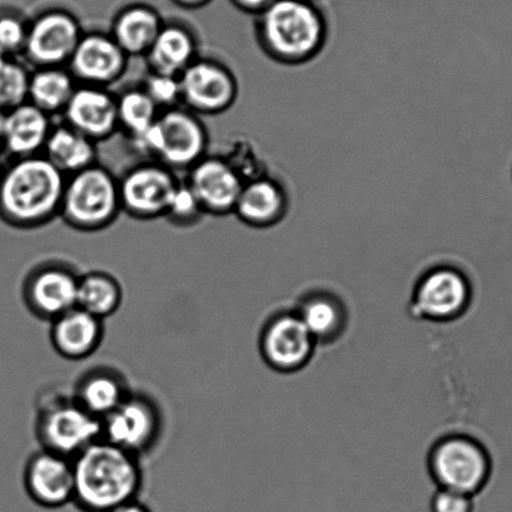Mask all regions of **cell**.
<instances>
[{"instance_id": "obj_10", "label": "cell", "mask_w": 512, "mask_h": 512, "mask_svg": "<svg viewBox=\"0 0 512 512\" xmlns=\"http://www.w3.org/2000/svg\"><path fill=\"white\" fill-rule=\"evenodd\" d=\"M162 412L146 394L131 395L102 420V439L134 456L153 450L161 439Z\"/></svg>"}, {"instance_id": "obj_34", "label": "cell", "mask_w": 512, "mask_h": 512, "mask_svg": "<svg viewBox=\"0 0 512 512\" xmlns=\"http://www.w3.org/2000/svg\"><path fill=\"white\" fill-rule=\"evenodd\" d=\"M474 497L461 492L437 489L431 499V512H474Z\"/></svg>"}, {"instance_id": "obj_36", "label": "cell", "mask_w": 512, "mask_h": 512, "mask_svg": "<svg viewBox=\"0 0 512 512\" xmlns=\"http://www.w3.org/2000/svg\"><path fill=\"white\" fill-rule=\"evenodd\" d=\"M108 512H152L146 504H143L139 499L124 502V504L114 507Z\"/></svg>"}, {"instance_id": "obj_7", "label": "cell", "mask_w": 512, "mask_h": 512, "mask_svg": "<svg viewBox=\"0 0 512 512\" xmlns=\"http://www.w3.org/2000/svg\"><path fill=\"white\" fill-rule=\"evenodd\" d=\"M474 301V286L462 268L440 263L427 268L412 288L409 312L415 320L450 323L464 317Z\"/></svg>"}, {"instance_id": "obj_6", "label": "cell", "mask_w": 512, "mask_h": 512, "mask_svg": "<svg viewBox=\"0 0 512 512\" xmlns=\"http://www.w3.org/2000/svg\"><path fill=\"white\" fill-rule=\"evenodd\" d=\"M122 212L118 180L106 167L93 164L68 176L59 217L81 232H98Z\"/></svg>"}, {"instance_id": "obj_21", "label": "cell", "mask_w": 512, "mask_h": 512, "mask_svg": "<svg viewBox=\"0 0 512 512\" xmlns=\"http://www.w3.org/2000/svg\"><path fill=\"white\" fill-rule=\"evenodd\" d=\"M49 337L59 356L81 361L96 354L102 345L104 321L77 306L51 322Z\"/></svg>"}, {"instance_id": "obj_4", "label": "cell", "mask_w": 512, "mask_h": 512, "mask_svg": "<svg viewBox=\"0 0 512 512\" xmlns=\"http://www.w3.org/2000/svg\"><path fill=\"white\" fill-rule=\"evenodd\" d=\"M131 142L139 153L176 172L188 171L207 156L210 137L200 116L178 106L159 113L156 123Z\"/></svg>"}, {"instance_id": "obj_15", "label": "cell", "mask_w": 512, "mask_h": 512, "mask_svg": "<svg viewBox=\"0 0 512 512\" xmlns=\"http://www.w3.org/2000/svg\"><path fill=\"white\" fill-rule=\"evenodd\" d=\"M187 173L185 182L205 215L227 216L235 211L245 180L227 158L205 156Z\"/></svg>"}, {"instance_id": "obj_30", "label": "cell", "mask_w": 512, "mask_h": 512, "mask_svg": "<svg viewBox=\"0 0 512 512\" xmlns=\"http://www.w3.org/2000/svg\"><path fill=\"white\" fill-rule=\"evenodd\" d=\"M31 69L18 57L0 51V108L3 111L28 102Z\"/></svg>"}, {"instance_id": "obj_11", "label": "cell", "mask_w": 512, "mask_h": 512, "mask_svg": "<svg viewBox=\"0 0 512 512\" xmlns=\"http://www.w3.org/2000/svg\"><path fill=\"white\" fill-rule=\"evenodd\" d=\"M76 16L64 9H48L28 22L22 56L34 68L67 67L83 37Z\"/></svg>"}, {"instance_id": "obj_1", "label": "cell", "mask_w": 512, "mask_h": 512, "mask_svg": "<svg viewBox=\"0 0 512 512\" xmlns=\"http://www.w3.org/2000/svg\"><path fill=\"white\" fill-rule=\"evenodd\" d=\"M67 177L43 154L13 159L0 172V220L34 230L61 213Z\"/></svg>"}, {"instance_id": "obj_33", "label": "cell", "mask_w": 512, "mask_h": 512, "mask_svg": "<svg viewBox=\"0 0 512 512\" xmlns=\"http://www.w3.org/2000/svg\"><path fill=\"white\" fill-rule=\"evenodd\" d=\"M28 22L21 14L12 11L0 12V51L18 57L26 47Z\"/></svg>"}, {"instance_id": "obj_2", "label": "cell", "mask_w": 512, "mask_h": 512, "mask_svg": "<svg viewBox=\"0 0 512 512\" xmlns=\"http://www.w3.org/2000/svg\"><path fill=\"white\" fill-rule=\"evenodd\" d=\"M73 504L82 512H108L138 499L143 485L139 457L98 440L73 459Z\"/></svg>"}, {"instance_id": "obj_13", "label": "cell", "mask_w": 512, "mask_h": 512, "mask_svg": "<svg viewBox=\"0 0 512 512\" xmlns=\"http://www.w3.org/2000/svg\"><path fill=\"white\" fill-rule=\"evenodd\" d=\"M178 183L175 172L156 161L128 169L118 180L122 212L142 221L166 216Z\"/></svg>"}, {"instance_id": "obj_20", "label": "cell", "mask_w": 512, "mask_h": 512, "mask_svg": "<svg viewBox=\"0 0 512 512\" xmlns=\"http://www.w3.org/2000/svg\"><path fill=\"white\" fill-rule=\"evenodd\" d=\"M290 210V196L281 181L266 173L243 185L235 215L246 226L267 230L285 220Z\"/></svg>"}, {"instance_id": "obj_14", "label": "cell", "mask_w": 512, "mask_h": 512, "mask_svg": "<svg viewBox=\"0 0 512 512\" xmlns=\"http://www.w3.org/2000/svg\"><path fill=\"white\" fill-rule=\"evenodd\" d=\"M79 277L64 263L48 262L34 268L23 285V301L29 312L52 322L77 307Z\"/></svg>"}, {"instance_id": "obj_3", "label": "cell", "mask_w": 512, "mask_h": 512, "mask_svg": "<svg viewBox=\"0 0 512 512\" xmlns=\"http://www.w3.org/2000/svg\"><path fill=\"white\" fill-rule=\"evenodd\" d=\"M327 38V19L315 0H276L256 17L258 46L282 66L313 61L325 48Z\"/></svg>"}, {"instance_id": "obj_26", "label": "cell", "mask_w": 512, "mask_h": 512, "mask_svg": "<svg viewBox=\"0 0 512 512\" xmlns=\"http://www.w3.org/2000/svg\"><path fill=\"white\" fill-rule=\"evenodd\" d=\"M42 154L68 177L97 163V143L64 123L53 126Z\"/></svg>"}, {"instance_id": "obj_5", "label": "cell", "mask_w": 512, "mask_h": 512, "mask_svg": "<svg viewBox=\"0 0 512 512\" xmlns=\"http://www.w3.org/2000/svg\"><path fill=\"white\" fill-rule=\"evenodd\" d=\"M426 464L437 489L475 497L491 479L490 452L481 441L464 432L439 437L430 447Z\"/></svg>"}, {"instance_id": "obj_22", "label": "cell", "mask_w": 512, "mask_h": 512, "mask_svg": "<svg viewBox=\"0 0 512 512\" xmlns=\"http://www.w3.org/2000/svg\"><path fill=\"white\" fill-rule=\"evenodd\" d=\"M52 128V117L26 102L7 111L0 144L13 159L38 156Z\"/></svg>"}, {"instance_id": "obj_8", "label": "cell", "mask_w": 512, "mask_h": 512, "mask_svg": "<svg viewBox=\"0 0 512 512\" xmlns=\"http://www.w3.org/2000/svg\"><path fill=\"white\" fill-rule=\"evenodd\" d=\"M36 436L43 450L73 460L102 439V420L83 409L73 395L48 397L37 411Z\"/></svg>"}, {"instance_id": "obj_29", "label": "cell", "mask_w": 512, "mask_h": 512, "mask_svg": "<svg viewBox=\"0 0 512 512\" xmlns=\"http://www.w3.org/2000/svg\"><path fill=\"white\" fill-rule=\"evenodd\" d=\"M117 112L119 129H123L129 139L147 132L161 113L143 88L127 89L117 97Z\"/></svg>"}, {"instance_id": "obj_32", "label": "cell", "mask_w": 512, "mask_h": 512, "mask_svg": "<svg viewBox=\"0 0 512 512\" xmlns=\"http://www.w3.org/2000/svg\"><path fill=\"white\" fill-rule=\"evenodd\" d=\"M142 88L161 112L181 103V84L177 76L151 72Z\"/></svg>"}, {"instance_id": "obj_23", "label": "cell", "mask_w": 512, "mask_h": 512, "mask_svg": "<svg viewBox=\"0 0 512 512\" xmlns=\"http://www.w3.org/2000/svg\"><path fill=\"white\" fill-rule=\"evenodd\" d=\"M126 377L108 366L84 372L74 386L73 397L79 405L103 420L131 395Z\"/></svg>"}, {"instance_id": "obj_19", "label": "cell", "mask_w": 512, "mask_h": 512, "mask_svg": "<svg viewBox=\"0 0 512 512\" xmlns=\"http://www.w3.org/2000/svg\"><path fill=\"white\" fill-rule=\"evenodd\" d=\"M63 116L69 127L96 143L107 141L119 129L117 97L108 88L77 86Z\"/></svg>"}, {"instance_id": "obj_9", "label": "cell", "mask_w": 512, "mask_h": 512, "mask_svg": "<svg viewBox=\"0 0 512 512\" xmlns=\"http://www.w3.org/2000/svg\"><path fill=\"white\" fill-rule=\"evenodd\" d=\"M318 345L293 307L273 311L258 335V351L272 371L293 375L305 370Z\"/></svg>"}, {"instance_id": "obj_17", "label": "cell", "mask_w": 512, "mask_h": 512, "mask_svg": "<svg viewBox=\"0 0 512 512\" xmlns=\"http://www.w3.org/2000/svg\"><path fill=\"white\" fill-rule=\"evenodd\" d=\"M23 480L29 499L44 509L73 504L74 467L68 457L39 450L29 457Z\"/></svg>"}, {"instance_id": "obj_18", "label": "cell", "mask_w": 512, "mask_h": 512, "mask_svg": "<svg viewBox=\"0 0 512 512\" xmlns=\"http://www.w3.org/2000/svg\"><path fill=\"white\" fill-rule=\"evenodd\" d=\"M293 310L318 346H331L349 331L351 311L345 298L330 288L315 287L301 293Z\"/></svg>"}, {"instance_id": "obj_28", "label": "cell", "mask_w": 512, "mask_h": 512, "mask_svg": "<svg viewBox=\"0 0 512 512\" xmlns=\"http://www.w3.org/2000/svg\"><path fill=\"white\" fill-rule=\"evenodd\" d=\"M123 302V288L116 277L93 271L79 277L77 306L91 315L106 320Z\"/></svg>"}, {"instance_id": "obj_31", "label": "cell", "mask_w": 512, "mask_h": 512, "mask_svg": "<svg viewBox=\"0 0 512 512\" xmlns=\"http://www.w3.org/2000/svg\"><path fill=\"white\" fill-rule=\"evenodd\" d=\"M203 215L205 212H203L195 193L187 186L186 182L178 183L164 217L168 218L173 225L188 227L200 222Z\"/></svg>"}, {"instance_id": "obj_16", "label": "cell", "mask_w": 512, "mask_h": 512, "mask_svg": "<svg viewBox=\"0 0 512 512\" xmlns=\"http://www.w3.org/2000/svg\"><path fill=\"white\" fill-rule=\"evenodd\" d=\"M128 56L111 34L84 33L67 64L74 81L82 86L108 88L123 77Z\"/></svg>"}, {"instance_id": "obj_25", "label": "cell", "mask_w": 512, "mask_h": 512, "mask_svg": "<svg viewBox=\"0 0 512 512\" xmlns=\"http://www.w3.org/2000/svg\"><path fill=\"white\" fill-rule=\"evenodd\" d=\"M197 58L196 37L180 23H164L146 54L151 72L177 77Z\"/></svg>"}, {"instance_id": "obj_24", "label": "cell", "mask_w": 512, "mask_h": 512, "mask_svg": "<svg viewBox=\"0 0 512 512\" xmlns=\"http://www.w3.org/2000/svg\"><path fill=\"white\" fill-rule=\"evenodd\" d=\"M163 19L147 4H132L118 12L109 34L129 57H146L163 27Z\"/></svg>"}, {"instance_id": "obj_37", "label": "cell", "mask_w": 512, "mask_h": 512, "mask_svg": "<svg viewBox=\"0 0 512 512\" xmlns=\"http://www.w3.org/2000/svg\"><path fill=\"white\" fill-rule=\"evenodd\" d=\"M172 2L185 9H200L207 6L212 0H172Z\"/></svg>"}, {"instance_id": "obj_35", "label": "cell", "mask_w": 512, "mask_h": 512, "mask_svg": "<svg viewBox=\"0 0 512 512\" xmlns=\"http://www.w3.org/2000/svg\"><path fill=\"white\" fill-rule=\"evenodd\" d=\"M275 2L276 0H231L233 6L240 9L241 12L253 14L255 17L266 11Z\"/></svg>"}, {"instance_id": "obj_39", "label": "cell", "mask_w": 512, "mask_h": 512, "mask_svg": "<svg viewBox=\"0 0 512 512\" xmlns=\"http://www.w3.org/2000/svg\"><path fill=\"white\" fill-rule=\"evenodd\" d=\"M2 169H3L2 162H0V172H2Z\"/></svg>"}, {"instance_id": "obj_38", "label": "cell", "mask_w": 512, "mask_h": 512, "mask_svg": "<svg viewBox=\"0 0 512 512\" xmlns=\"http://www.w3.org/2000/svg\"><path fill=\"white\" fill-rule=\"evenodd\" d=\"M6 113V111H3V109L0 108V139H2L4 122H6Z\"/></svg>"}, {"instance_id": "obj_12", "label": "cell", "mask_w": 512, "mask_h": 512, "mask_svg": "<svg viewBox=\"0 0 512 512\" xmlns=\"http://www.w3.org/2000/svg\"><path fill=\"white\" fill-rule=\"evenodd\" d=\"M181 103L197 116H217L232 108L238 97L235 73L211 58H197L180 76Z\"/></svg>"}, {"instance_id": "obj_27", "label": "cell", "mask_w": 512, "mask_h": 512, "mask_svg": "<svg viewBox=\"0 0 512 512\" xmlns=\"http://www.w3.org/2000/svg\"><path fill=\"white\" fill-rule=\"evenodd\" d=\"M76 88L67 67L36 68L29 81L28 102L52 117L64 112Z\"/></svg>"}]
</instances>
